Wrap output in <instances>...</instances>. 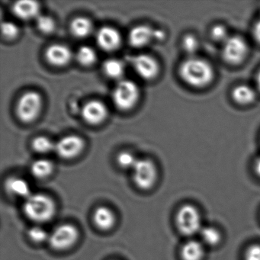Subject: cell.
I'll list each match as a JSON object with an SVG mask.
<instances>
[{
    "label": "cell",
    "mask_w": 260,
    "mask_h": 260,
    "mask_svg": "<svg viewBox=\"0 0 260 260\" xmlns=\"http://www.w3.org/2000/svg\"><path fill=\"white\" fill-rule=\"evenodd\" d=\"M179 76L188 86L196 88L208 86L214 78V70L207 60L189 57L181 63Z\"/></svg>",
    "instance_id": "1"
},
{
    "label": "cell",
    "mask_w": 260,
    "mask_h": 260,
    "mask_svg": "<svg viewBox=\"0 0 260 260\" xmlns=\"http://www.w3.org/2000/svg\"><path fill=\"white\" fill-rule=\"evenodd\" d=\"M23 211L25 216L32 221L45 223L55 215L56 205L48 194L36 193L25 199Z\"/></svg>",
    "instance_id": "2"
},
{
    "label": "cell",
    "mask_w": 260,
    "mask_h": 260,
    "mask_svg": "<svg viewBox=\"0 0 260 260\" xmlns=\"http://www.w3.org/2000/svg\"><path fill=\"white\" fill-rule=\"evenodd\" d=\"M140 99L138 84L130 80H121L112 92V100L117 109L129 111L133 109Z\"/></svg>",
    "instance_id": "3"
},
{
    "label": "cell",
    "mask_w": 260,
    "mask_h": 260,
    "mask_svg": "<svg viewBox=\"0 0 260 260\" xmlns=\"http://www.w3.org/2000/svg\"><path fill=\"white\" fill-rule=\"evenodd\" d=\"M42 97L36 91H28L21 95L16 105V115L24 123L34 121L40 115L42 109Z\"/></svg>",
    "instance_id": "4"
},
{
    "label": "cell",
    "mask_w": 260,
    "mask_h": 260,
    "mask_svg": "<svg viewBox=\"0 0 260 260\" xmlns=\"http://www.w3.org/2000/svg\"><path fill=\"white\" fill-rule=\"evenodd\" d=\"M176 226L181 234L193 236L202 230V217L199 210L191 205L181 207L176 217Z\"/></svg>",
    "instance_id": "5"
},
{
    "label": "cell",
    "mask_w": 260,
    "mask_h": 260,
    "mask_svg": "<svg viewBox=\"0 0 260 260\" xmlns=\"http://www.w3.org/2000/svg\"><path fill=\"white\" fill-rule=\"evenodd\" d=\"M79 239V231L74 225L64 223L57 226L49 236L51 247L56 250L63 251L74 246Z\"/></svg>",
    "instance_id": "6"
},
{
    "label": "cell",
    "mask_w": 260,
    "mask_h": 260,
    "mask_svg": "<svg viewBox=\"0 0 260 260\" xmlns=\"http://www.w3.org/2000/svg\"><path fill=\"white\" fill-rule=\"evenodd\" d=\"M132 171L135 184L138 188L143 190H148L152 188L157 179L156 165L150 159H138Z\"/></svg>",
    "instance_id": "7"
},
{
    "label": "cell",
    "mask_w": 260,
    "mask_h": 260,
    "mask_svg": "<svg viewBox=\"0 0 260 260\" xmlns=\"http://www.w3.org/2000/svg\"><path fill=\"white\" fill-rule=\"evenodd\" d=\"M127 60L137 74L144 80H153L159 74V66L157 60L149 54L131 56Z\"/></svg>",
    "instance_id": "8"
},
{
    "label": "cell",
    "mask_w": 260,
    "mask_h": 260,
    "mask_svg": "<svg viewBox=\"0 0 260 260\" xmlns=\"http://www.w3.org/2000/svg\"><path fill=\"white\" fill-rule=\"evenodd\" d=\"M248 52V45L246 41L240 36H230L223 43L222 57L225 61L231 64L241 63Z\"/></svg>",
    "instance_id": "9"
},
{
    "label": "cell",
    "mask_w": 260,
    "mask_h": 260,
    "mask_svg": "<svg viewBox=\"0 0 260 260\" xmlns=\"http://www.w3.org/2000/svg\"><path fill=\"white\" fill-rule=\"evenodd\" d=\"M85 147L83 138L78 135H67L60 138L55 144V150L60 158L74 159L81 153Z\"/></svg>",
    "instance_id": "10"
},
{
    "label": "cell",
    "mask_w": 260,
    "mask_h": 260,
    "mask_svg": "<svg viewBox=\"0 0 260 260\" xmlns=\"http://www.w3.org/2000/svg\"><path fill=\"white\" fill-rule=\"evenodd\" d=\"M109 115L107 106L100 100H90L83 105L81 116L84 121L92 125L101 124Z\"/></svg>",
    "instance_id": "11"
},
{
    "label": "cell",
    "mask_w": 260,
    "mask_h": 260,
    "mask_svg": "<svg viewBox=\"0 0 260 260\" xmlns=\"http://www.w3.org/2000/svg\"><path fill=\"white\" fill-rule=\"evenodd\" d=\"M95 39L99 47L108 52L118 49L121 44V34L113 27H102L97 31Z\"/></svg>",
    "instance_id": "12"
},
{
    "label": "cell",
    "mask_w": 260,
    "mask_h": 260,
    "mask_svg": "<svg viewBox=\"0 0 260 260\" xmlns=\"http://www.w3.org/2000/svg\"><path fill=\"white\" fill-rule=\"evenodd\" d=\"M45 57L50 64L63 67L68 65L72 60L73 54L69 47L63 44H54L47 48Z\"/></svg>",
    "instance_id": "13"
},
{
    "label": "cell",
    "mask_w": 260,
    "mask_h": 260,
    "mask_svg": "<svg viewBox=\"0 0 260 260\" xmlns=\"http://www.w3.org/2000/svg\"><path fill=\"white\" fill-rule=\"evenodd\" d=\"M154 31L149 25H136L129 32V44L134 48H144L154 40Z\"/></svg>",
    "instance_id": "14"
},
{
    "label": "cell",
    "mask_w": 260,
    "mask_h": 260,
    "mask_svg": "<svg viewBox=\"0 0 260 260\" xmlns=\"http://www.w3.org/2000/svg\"><path fill=\"white\" fill-rule=\"evenodd\" d=\"M15 16L22 20L36 19L40 15V6L39 3L30 0H22L15 3L13 7Z\"/></svg>",
    "instance_id": "15"
},
{
    "label": "cell",
    "mask_w": 260,
    "mask_h": 260,
    "mask_svg": "<svg viewBox=\"0 0 260 260\" xmlns=\"http://www.w3.org/2000/svg\"><path fill=\"white\" fill-rule=\"evenodd\" d=\"M6 190L13 197L26 199L32 193L29 184L20 177H10L6 181Z\"/></svg>",
    "instance_id": "16"
},
{
    "label": "cell",
    "mask_w": 260,
    "mask_h": 260,
    "mask_svg": "<svg viewBox=\"0 0 260 260\" xmlns=\"http://www.w3.org/2000/svg\"><path fill=\"white\" fill-rule=\"evenodd\" d=\"M92 218L95 226L102 231L112 229L116 221L113 211L104 206L98 207L95 210Z\"/></svg>",
    "instance_id": "17"
},
{
    "label": "cell",
    "mask_w": 260,
    "mask_h": 260,
    "mask_svg": "<svg viewBox=\"0 0 260 260\" xmlns=\"http://www.w3.org/2000/svg\"><path fill=\"white\" fill-rule=\"evenodd\" d=\"M71 31L76 38L84 39L93 31V24L88 18L83 16L77 17L71 22Z\"/></svg>",
    "instance_id": "18"
},
{
    "label": "cell",
    "mask_w": 260,
    "mask_h": 260,
    "mask_svg": "<svg viewBox=\"0 0 260 260\" xmlns=\"http://www.w3.org/2000/svg\"><path fill=\"white\" fill-rule=\"evenodd\" d=\"M204 254L203 244L196 240H189L184 244L181 249L182 260H202Z\"/></svg>",
    "instance_id": "19"
},
{
    "label": "cell",
    "mask_w": 260,
    "mask_h": 260,
    "mask_svg": "<svg viewBox=\"0 0 260 260\" xmlns=\"http://www.w3.org/2000/svg\"><path fill=\"white\" fill-rule=\"evenodd\" d=\"M103 70L104 74L109 78L119 80L124 75L125 65L122 60L110 58L103 63Z\"/></svg>",
    "instance_id": "20"
},
{
    "label": "cell",
    "mask_w": 260,
    "mask_h": 260,
    "mask_svg": "<svg viewBox=\"0 0 260 260\" xmlns=\"http://www.w3.org/2000/svg\"><path fill=\"white\" fill-rule=\"evenodd\" d=\"M232 96L238 104L248 105L255 100V92L252 87L247 85H239L233 89Z\"/></svg>",
    "instance_id": "21"
},
{
    "label": "cell",
    "mask_w": 260,
    "mask_h": 260,
    "mask_svg": "<svg viewBox=\"0 0 260 260\" xmlns=\"http://www.w3.org/2000/svg\"><path fill=\"white\" fill-rule=\"evenodd\" d=\"M54 171V164L47 159H39L35 161L31 166L33 176L38 179H45L51 176Z\"/></svg>",
    "instance_id": "22"
},
{
    "label": "cell",
    "mask_w": 260,
    "mask_h": 260,
    "mask_svg": "<svg viewBox=\"0 0 260 260\" xmlns=\"http://www.w3.org/2000/svg\"><path fill=\"white\" fill-rule=\"evenodd\" d=\"M76 58L82 66L89 67L93 65L96 61L97 54L93 48L84 45L77 50Z\"/></svg>",
    "instance_id": "23"
},
{
    "label": "cell",
    "mask_w": 260,
    "mask_h": 260,
    "mask_svg": "<svg viewBox=\"0 0 260 260\" xmlns=\"http://www.w3.org/2000/svg\"><path fill=\"white\" fill-rule=\"evenodd\" d=\"M201 238L202 241L210 246H217L221 240V235L218 230L213 226H205L201 230Z\"/></svg>",
    "instance_id": "24"
},
{
    "label": "cell",
    "mask_w": 260,
    "mask_h": 260,
    "mask_svg": "<svg viewBox=\"0 0 260 260\" xmlns=\"http://www.w3.org/2000/svg\"><path fill=\"white\" fill-rule=\"evenodd\" d=\"M31 146L33 150L39 153H49L55 149V144L45 136H39L35 138Z\"/></svg>",
    "instance_id": "25"
},
{
    "label": "cell",
    "mask_w": 260,
    "mask_h": 260,
    "mask_svg": "<svg viewBox=\"0 0 260 260\" xmlns=\"http://www.w3.org/2000/svg\"><path fill=\"white\" fill-rule=\"evenodd\" d=\"M36 25L41 32L44 34H51L55 29L56 23L51 16L39 15L36 18Z\"/></svg>",
    "instance_id": "26"
},
{
    "label": "cell",
    "mask_w": 260,
    "mask_h": 260,
    "mask_svg": "<svg viewBox=\"0 0 260 260\" xmlns=\"http://www.w3.org/2000/svg\"><path fill=\"white\" fill-rule=\"evenodd\" d=\"M182 49L189 57H194L199 50V42L197 38L192 35H187L182 39Z\"/></svg>",
    "instance_id": "27"
},
{
    "label": "cell",
    "mask_w": 260,
    "mask_h": 260,
    "mask_svg": "<svg viewBox=\"0 0 260 260\" xmlns=\"http://www.w3.org/2000/svg\"><path fill=\"white\" fill-rule=\"evenodd\" d=\"M137 158L129 151H122L117 156V162L123 169H133L136 164Z\"/></svg>",
    "instance_id": "28"
},
{
    "label": "cell",
    "mask_w": 260,
    "mask_h": 260,
    "mask_svg": "<svg viewBox=\"0 0 260 260\" xmlns=\"http://www.w3.org/2000/svg\"><path fill=\"white\" fill-rule=\"evenodd\" d=\"M28 235L31 241L40 243L49 240L50 234L44 228L36 226L28 231Z\"/></svg>",
    "instance_id": "29"
},
{
    "label": "cell",
    "mask_w": 260,
    "mask_h": 260,
    "mask_svg": "<svg viewBox=\"0 0 260 260\" xmlns=\"http://www.w3.org/2000/svg\"><path fill=\"white\" fill-rule=\"evenodd\" d=\"M2 34L6 39H14L17 37L19 33V28L14 22H3L1 25Z\"/></svg>",
    "instance_id": "30"
},
{
    "label": "cell",
    "mask_w": 260,
    "mask_h": 260,
    "mask_svg": "<svg viewBox=\"0 0 260 260\" xmlns=\"http://www.w3.org/2000/svg\"><path fill=\"white\" fill-rule=\"evenodd\" d=\"M211 37L216 42H226L229 39L230 36L226 27L221 25H217L213 27L211 31Z\"/></svg>",
    "instance_id": "31"
},
{
    "label": "cell",
    "mask_w": 260,
    "mask_h": 260,
    "mask_svg": "<svg viewBox=\"0 0 260 260\" xmlns=\"http://www.w3.org/2000/svg\"><path fill=\"white\" fill-rule=\"evenodd\" d=\"M245 260H260V245H252L245 253Z\"/></svg>",
    "instance_id": "32"
},
{
    "label": "cell",
    "mask_w": 260,
    "mask_h": 260,
    "mask_svg": "<svg viewBox=\"0 0 260 260\" xmlns=\"http://www.w3.org/2000/svg\"><path fill=\"white\" fill-rule=\"evenodd\" d=\"M252 36H253V39H255V42L260 44V16L252 28Z\"/></svg>",
    "instance_id": "33"
},
{
    "label": "cell",
    "mask_w": 260,
    "mask_h": 260,
    "mask_svg": "<svg viewBox=\"0 0 260 260\" xmlns=\"http://www.w3.org/2000/svg\"><path fill=\"white\" fill-rule=\"evenodd\" d=\"M165 38V33L164 31L159 29H155L154 40L161 41Z\"/></svg>",
    "instance_id": "34"
},
{
    "label": "cell",
    "mask_w": 260,
    "mask_h": 260,
    "mask_svg": "<svg viewBox=\"0 0 260 260\" xmlns=\"http://www.w3.org/2000/svg\"><path fill=\"white\" fill-rule=\"evenodd\" d=\"M254 168H255V171L256 174L260 176V158H258L257 160L255 161Z\"/></svg>",
    "instance_id": "35"
},
{
    "label": "cell",
    "mask_w": 260,
    "mask_h": 260,
    "mask_svg": "<svg viewBox=\"0 0 260 260\" xmlns=\"http://www.w3.org/2000/svg\"><path fill=\"white\" fill-rule=\"evenodd\" d=\"M255 83H256L257 88H258V90L260 91V71H258V74H257Z\"/></svg>",
    "instance_id": "36"
}]
</instances>
